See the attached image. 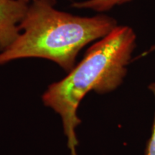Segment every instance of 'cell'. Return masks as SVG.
Masks as SVG:
<instances>
[{"label": "cell", "instance_id": "cell-1", "mask_svg": "<svg viewBox=\"0 0 155 155\" xmlns=\"http://www.w3.org/2000/svg\"><path fill=\"white\" fill-rule=\"evenodd\" d=\"M137 35L129 26H119L87 50L81 61L62 80L48 86L42 95L48 107L61 116L68 147L77 155L75 129L83 98L91 91L108 94L121 86L136 48Z\"/></svg>", "mask_w": 155, "mask_h": 155}, {"label": "cell", "instance_id": "cell-3", "mask_svg": "<svg viewBox=\"0 0 155 155\" xmlns=\"http://www.w3.org/2000/svg\"><path fill=\"white\" fill-rule=\"evenodd\" d=\"M29 4L22 0H0V51L9 47L19 36V24Z\"/></svg>", "mask_w": 155, "mask_h": 155}, {"label": "cell", "instance_id": "cell-5", "mask_svg": "<svg viewBox=\"0 0 155 155\" xmlns=\"http://www.w3.org/2000/svg\"><path fill=\"white\" fill-rule=\"evenodd\" d=\"M148 89L150 91V92L152 93L153 96H154L155 102V81L151 83L149 85ZM144 155H155V111L154 114V119H153L151 134L147 142Z\"/></svg>", "mask_w": 155, "mask_h": 155}, {"label": "cell", "instance_id": "cell-4", "mask_svg": "<svg viewBox=\"0 0 155 155\" xmlns=\"http://www.w3.org/2000/svg\"><path fill=\"white\" fill-rule=\"evenodd\" d=\"M131 0H86V1L75 2L72 7L77 9H89L97 12H104L111 10L118 5L131 2Z\"/></svg>", "mask_w": 155, "mask_h": 155}, {"label": "cell", "instance_id": "cell-2", "mask_svg": "<svg viewBox=\"0 0 155 155\" xmlns=\"http://www.w3.org/2000/svg\"><path fill=\"white\" fill-rule=\"evenodd\" d=\"M55 0H33L19 24L20 33L0 51V65L15 60L38 58L51 61L70 72L85 46L118 26L113 17L73 15L55 8Z\"/></svg>", "mask_w": 155, "mask_h": 155}, {"label": "cell", "instance_id": "cell-7", "mask_svg": "<svg viewBox=\"0 0 155 155\" xmlns=\"http://www.w3.org/2000/svg\"><path fill=\"white\" fill-rule=\"evenodd\" d=\"M22 1H25V2H29L30 3V2H32V1H33V0H22Z\"/></svg>", "mask_w": 155, "mask_h": 155}, {"label": "cell", "instance_id": "cell-6", "mask_svg": "<svg viewBox=\"0 0 155 155\" xmlns=\"http://www.w3.org/2000/svg\"><path fill=\"white\" fill-rule=\"evenodd\" d=\"M155 51V45H152V47H151L150 49H149L148 50H147L146 52H144V53H142L141 54V57H143V56H145V55H149V54L150 53H152V52H154Z\"/></svg>", "mask_w": 155, "mask_h": 155}]
</instances>
